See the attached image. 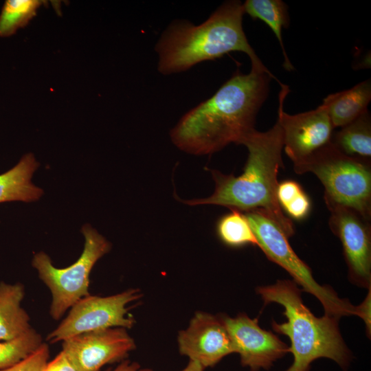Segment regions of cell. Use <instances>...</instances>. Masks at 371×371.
<instances>
[{"instance_id":"obj_1","label":"cell","mask_w":371,"mask_h":371,"mask_svg":"<svg viewBox=\"0 0 371 371\" xmlns=\"http://www.w3.org/2000/svg\"><path fill=\"white\" fill-rule=\"evenodd\" d=\"M273 74L251 69L237 70L207 100L185 113L170 131L172 143L186 153L202 155L218 152L231 143L241 144L256 130Z\"/></svg>"},{"instance_id":"obj_2","label":"cell","mask_w":371,"mask_h":371,"mask_svg":"<svg viewBox=\"0 0 371 371\" xmlns=\"http://www.w3.org/2000/svg\"><path fill=\"white\" fill-rule=\"evenodd\" d=\"M248 150L243 173L235 177L210 170L215 183L207 198L184 201L190 205H216L247 212L260 210L273 221L289 238L294 234L293 223L277 199L278 174L283 166L282 131L276 122L265 132L254 131L242 144Z\"/></svg>"},{"instance_id":"obj_3","label":"cell","mask_w":371,"mask_h":371,"mask_svg":"<svg viewBox=\"0 0 371 371\" xmlns=\"http://www.w3.org/2000/svg\"><path fill=\"white\" fill-rule=\"evenodd\" d=\"M244 14L243 3L232 0L223 3L199 25L186 20L172 22L155 45L158 71L177 74L229 52H241L250 58L251 69L272 74L248 42L243 27Z\"/></svg>"},{"instance_id":"obj_4","label":"cell","mask_w":371,"mask_h":371,"mask_svg":"<svg viewBox=\"0 0 371 371\" xmlns=\"http://www.w3.org/2000/svg\"><path fill=\"white\" fill-rule=\"evenodd\" d=\"M297 285L293 280H284L257 289L265 305L276 302L284 308L287 321H273L272 328L291 341L289 352L294 360L285 371H308L311 363L322 357L333 360L346 370L351 356L338 328L339 319L326 315L315 317L304 304Z\"/></svg>"},{"instance_id":"obj_5","label":"cell","mask_w":371,"mask_h":371,"mask_svg":"<svg viewBox=\"0 0 371 371\" xmlns=\"http://www.w3.org/2000/svg\"><path fill=\"white\" fill-rule=\"evenodd\" d=\"M293 168L297 174L312 172L318 178L327 207H346L370 220V161L346 155L330 142Z\"/></svg>"},{"instance_id":"obj_6","label":"cell","mask_w":371,"mask_h":371,"mask_svg":"<svg viewBox=\"0 0 371 371\" xmlns=\"http://www.w3.org/2000/svg\"><path fill=\"white\" fill-rule=\"evenodd\" d=\"M81 231L85 237L84 249L79 258L70 266L54 267L43 251L36 254L32 261L40 279L51 292L49 314L54 320L60 319L76 302L90 295L91 271L111 247V243L89 224L84 225Z\"/></svg>"},{"instance_id":"obj_7","label":"cell","mask_w":371,"mask_h":371,"mask_svg":"<svg viewBox=\"0 0 371 371\" xmlns=\"http://www.w3.org/2000/svg\"><path fill=\"white\" fill-rule=\"evenodd\" d=\"M257 239L259 247L271 261L286 270L303 291L316 297L322 303L324 315L339 319L355 315V306L341 299L329 286L319 284L313 278L309 267L291 247L288 237L280 227L262 210L244 213Z\"/></svg>"},{"instance_id":"obj_8","label":"cell","mask_w":371,"mask_h":371,"mask_svg":"<svg viewBox=\"0 0 371 371\" xmlns=\"http://www.w3.org/2000/svg\"><path fill=\"white\" fill-rule=\"evenodd\" d=\"M141 297V291L137 289L110 296L84 297L70 308L67 317L48 334L46 341L54 344L84 333L113 327L131 328L135 320L128 313L129 304Z\"/></svg>"},{"instance_id":"obj_9","label":"cell","mask_w":371,"mask_h":371,"mask_svg":"<svg viewBox=\"0 0 371 371\" xmlns=\"http://www.w3.org/2000/svg\"><path fill=\"white\" fill-rule=\"evenodd\" d=\"M280 85L277 122L282 131L283 148L295 168L328 144L335 128L322 104L304 113L295 115L286 113L283 104L289 90L287 86Z\"/></svg>"},{"instance_id":"obj_10","label":"cell","mask_w":371,"mask_h":371,"mask_svg":"<svg viewBox=\"0 0 371 371\" xmlns=\"http://www.w3.org/2000/svg\"><path fill=\"white\" fill-rule=\"evenodd\" d=\"M329 227L340 240L350 280L370 288L371 228L370 221L356 211L343 206L327 207Z\"/></svg>"},{"instance_id":"obj_11","label":"cell","mask_w":371,"mask_h":371,"mask_svg":"<svg viewBox=\"0 0 371 371\" xmlns=\"http://www.w3.org/2000/svg\"><path fill=\"white\" fill-rule=\"evenodd\" d=\"M136 347L124 328L84 333L63 341L62 351L78 371H100L104 366L124 361Z\"/></svg>"},{"instance_id":"obj_12","label":"cell","mask_w":371,"mask_h":371,"mask_svg":"<svg viewBox=\"0 0 371 371\" xmlns=\"http://www.w3.org/2000/svg\"><path fill=\"white\" fill-rule=\"evenodd\" d=\"M221 316L234 352L239 354L241 365L251 371L268 370L289 352V347L276 335L260 327L258 318L251 319L245 313L236 317Z\"/></svg>"},{"instance_id":"obj_13","label":"cell","mask_w":371,"mask_h":371,"mask_svg":"<svg viewBox=\"0 0 371 371\" xmlns=\"http://www.w3.org/2000/svg\"><path fill=\"white\" fill-rule=\"evenodd\" d=\"M179 350L204 369L216 365L234 352L229 335L221 316L196 312L188 327L178 335Z\"/></svg>"},{"instance_id":"obj_14","label":"cell","mask_w":371,"mask_h":371,"mask_svg":"<svg viewBox=\"0 0 371 371\" xmlns=\"http://www.w3.org/2000/svg\"><path fill=\"white\" fill-rule=\"evenodd\" d=\"M371 100V81H362L353 87L326 96L322 105L334 128L343 127L368 111Z\"/></svg>"},{"instance_id":"obj_15","label":"cell","mask_w":371,"mask_h":371,"mask_svg":"<svg viewBox=\"0 0 371 371\" xmlns=\"http://www.w3.org/2000/svg\"><path fill=\"white\" fill-rule=\"evenodd\" d=\"M39 164L32 153L23 155L11 169L0 175V203L10 201L31 202L43 194L31 179Z\"/></svg>"},{"instance_id":"obj_16","label":"cell","mask_w":371,"mask_h":371,"mask_svg":"<svg viewBox=\"0 0 371 371\" xmlns=\"http://www.w3.org/2000/svg\"><path fill=\"white\" fill-rule=\"evenodd\" d=\"M25 287L20 282H0V341L14 339L32 327L30 317L21 306Z\"/></svg>"},{"instance_id":"obj_17","label":"cell","mask_w":371,"mask_h":371,"mask_svg":"<svg viewBox=\"0 0 371 371\" xmlns=\"http://www.w3.org/2000/svg\"><path fill=\"white\" fill-rule=\"evenodd\" d=\"M331 143L346 155L370 161L371 119L369 111L341 127L332 136Z\"/></svg>"},{"instance_id":"obj_18","label":"cell","mask_w":371,"mask_h":371,"mask_svg":"<svg viewBox=\"0 0 371 371\" xmlns=\"http://www.w3.org/2000/svg\"><path fill=\"white\" fill-rule=\"evenodd\" d=\"M244 12L254 19L265 22L276 36L284 56V68L292 71L293 67L286 54L282 37V28L289 25L286 4L281 0H247L243 3Z\"/></svg>"},{"instance_id":"obj_19","label":"cell","mask_w":371,"mask_h":371,"mask_svg":"<svg viewBox=\"0 0 371 371\" xmlns=\"http://www.w3.org/2000/svg\"><path fill=\"white\" fill-rule=\"evenodd\" d=\"M41 0H6L0 13V37H9L25 27L44 3Z\"/></svg>"},{"instance_id":"obj_20","label":"cell","mask_w":371,"mask_h":371,"mask_svg":"<svg viewBox=\"0 0 371 371\" xmlns=\"http://www.w3.org/2000/svg\"><path fill=\"white\" fill-rule=\"evenodd\" d=\"M222 218L217 223L216 230L220 239L227 245L234 247L246 245L258 246L257 239L245 214L236 210Z\"/></svg>"},{"instance_id":"obj_21","label":"cell","mask_w":371,"mask_h":371,"mask_svg":"<svg viewBox=\"0 0 371 371\" xmlns=\"http://www.w3.org/2000/svg\"><path fill=\"white\" fill-rule=\"evenodd\" d=\"M43 343L41 335L32 328L14 339L0 341V370L19 363Z\"/></svg>"},{"instance_id":"obj_22","label":"cell","mask_w":371,"mask_h":371,"mask_svg":"<svg viewBox=\"0 0 371 371\" xmlns=\"http://www.w3.org/2000/svg\"><path fill=\"white\" fill-rule=\"evenodd\" d=\"M277 199L283 212L290 218L302 220L311 210V201L300 185L293 180L278 183Z\"/></svg>"},{"instance_id":"obj_23","label":"cell","mask_w":371,"mask_h":371,"mask_svg":"<svg viewBox=\"0 0 371 371\" xmlns=\"http://www.w3.org/2000/svg\"><path fill=\"white\" fill-rule=\"evenodd\" d=\"M49 358V348L43 342L27 357L7 369L0 371H43Z\"/></svg>"},{"instance_id":"obj_24","label":"cell","mask_w":371,"mask_h":371,"mask_svg":"<svg viewBox=\"0 0 371 371\" xmlns=\"http://www.w3.org/2000/svg\"><path fill=\"white\" fill-rule=\"evenodd\" d=\"M43 371H78L63 351L48 361Z\"/></svg>"},{"instance_id":"obj_25","label":"cell","mask_w":371,"mask_h":371,"mask_svg":"<svg viewBox=\"0 0 371 371\" xmlns=\"http://www.w3.org/2000/svg\"><path fill=\"white\" fill-rule=\"evenodd\" d=\"M370 288H369V292L361 304L355 306V315L360 317L366 324L367 334L370 336L371 331V319H370Z\"/></svg>"},{"instance_id":"obj_26","label":"cell","mask_w":371,"mask_h":371,"mask_svg":"<svg viewBox=\"0 0 371 371\" xmlns=\"http://www.w3.org/2000/svg\"><path fill=\"white\" fill-rule=\"evenodd\" d=\"M139 368L138 363L124 360L115 368H109L105 371H137Z\"/></svg>"},{"instance_id":"obj_27","label":"cell","mask_w":371,"mask_h":371,"mask_svg":"<svg viewBox=\"0 0 371 371\" xmlns=\"http://www.w3.org/2000/svg\"><path fill=\"white\" fill-rule=\"evenodd\" d=\"M204 368L198 363L190 360L188 364L181 371H203ZM137 371H153L150 369H139Z\"/></svg>"}]
</instances>
